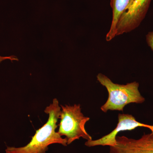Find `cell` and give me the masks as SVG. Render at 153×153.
I'll list each match as a JSON object with an SVG mask.
<instances>
[{
	"instance_id": "cell-2",
	"label": "cell",
	"mask_w": 153,
	"mask_h": 153,
	"mask_svg": "<svg viewBox=\"0 0 153 153\" xmlns=\"http://www.w3.org/2000/svg\"><path fill=\"white\" fill-rule=\"evenodd\" d=\"M97 81L106 88L108 97L105 103L100 108L102 111H123L124 107L131 103H142L145 99L139 90V83L134 82L126 85H120L112 82L108 76L99 73L97 76Z\"/></svg>"
},
{
	"instance_id": "cell-1",
	"label": "cell",
	"mask_w": 153,
	"mask_h": 153,
	"mask_svg": "<svg viewBox=\"0 0 153 153\" xmlns=\"http://www.w3.org/2000/svg\"><path fill=\"white\" fill-rule=\"evenodd\" d=\"M44 112L49 114L47 122L42 127L36 130V134L27 145L22 147H7L6 153H46L49 145L60 144L66 146V138H63L57 132V124L60 118L61 108L56 98L47 106Z\"/></svg>"
},
{
	"instance_id": "cell-6",
	"label": "cell",
	"mask_w": 153,
	"mask_h": 153,
	"mask_svg": "<svg viewBox=\"0 0 153 153\" xmlns=\"http://www.w3.org/2000/svg\"><path fill=\"white\" fill-rule=\"evenodd\" d=\"M117 144L110 146L109 153H153V133L144 134L138 139L117 136Z\"/></svg>"
},
{
	"instance_id": "cell-7",
	"label": "cell",
	"mask_w": 153,
	"mask_h": 153,
	"mask_svg": "<svg viewBox=\"0 0 153 153\" xmlns=\"http://www.w3.org/2000/svg\"><path fill=\"white\" fill-rule=\"evenodd\" d=\"M134 0H111V6L112 10V19L111 25L106 34V41H110L116 36L117 23L122 15L127 10Z\"/></svg>"
},
{
	"instance_id": "cell-4",
	"label": "cell",
	"mask_w": 153,
	"mask_h": 153,
	"mask_svg": "<svg viewBox=\"0 0 153 153\" xmlns=\"http://www.w3.org/2000/svg\"><path fill=\"white\" fill-rule=\"evenodd\" d=\"M152 0H134L132 4L120 18L116 36L131 32L140 25L147 13Z\"/></svg>"
},
{
	"instance_id": "cell-3",
	"label": "cell",
	"mask_w": 153,
	"mask_h": 153,
	"mask_svg": "<svg viewBox=\"0 0 153 153\" xmlns=\"http://www.w3.org/2000/svg\"><path fill=\"white\" fill-rule=\"evenodd\" d=\"M62 111L60 116L59 128L57 132L60 136H65L67 145L80 137L88 140H92V137L85 129V124L90 118L84 116L81 112L79 104L73 105H61Z\"/></svg>"
},
{
	"instance_id": "cell-5",
	"label": "cell",
	"mask_w": 153,
	"mask_h": 153,
	"mask_svg": "<svg viewBox=\"0 0 153 153\" xmlns=\"http://www.w3.org/2000/svg\"><path fill=\"white\" fill-rule=\"evenodd\" d=\"M138 127L148 128L153 133V126L139 122L132 115L119 114L117 126L112 132L99 139L87 141L85 145L88 147L98 146H114L117 144L116 137L119 132L132 130Z\"/></svg>"
},
{
	"instance_id": "cell-8",
	"label": "cell",
	"mask_w": 153,
	"mask_h": 153,
	"mask_svg": "<svg viewBox=\"0 0 153 153\" xmlns=\"http://www.w3.org/2000/svg\"><path fill=\"white\" fill-rule=\"evenodd\" d=\"M146 41L148 46L153 51V31L149 32L146 36Z\"/></svg>"
},
{
	"instance_id": "cell-9",
	"label": "cell",
	"mask_w": 153,
	"mask_h": 153,
	"mask_svg": "<svg viewBox=\"0 0 153 153\" xmlns=\"http://www.w3.org/2000/svg\"><path fill=\"white\" fill-rule=\"evenodd\" d=\"M10 60L11 61H14V60H18V58L16 56L12 55L10 56H6V57H3V56L0 55V63L2 62L4 60Z\"/></svg>"
}]
</instances>
